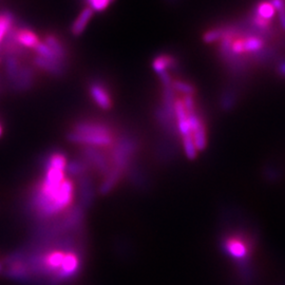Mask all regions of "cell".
I'll return each instance as SVG.
<instances>
[{"instance_id": "7c38bea8", "label": "cell", "mask_w": 285, "mask_h": 285, "mask_svg": "<svg viewBox=\"0 0 285 285\" xmlns=\"http://www.w3.org/2000/svg\"><path fill=\"white\" fill-rule=\"evenodd\" d=\"M254 12L260 16L264 18L266 20H271L272 18L275 17L276 14V10L275 8L272 7V4L268 1H263V2H260L257 8L254 9Z\"/></svg>"}, {"instance_id": "ba28073f", "label": "cell", "mask_w": 285, "mask_h": 285, "mask_svg": "<svg viewBox=\"0 0 285 285\" xmlns=\"http://www.w3.org/2000/svg\"><path fill=\"white\" fill-rule=\"evenodd\" d=\"M178 60L171 55L167 54H162L155 57L152 62V68L157 74H161L163 72H166L167 69L177 68Z\"/></svg>"}, {"instance_id": "8992f818", "label": "cell", "mask_w": 285, "mask_h": 285, "mask_svg": "<svg viewBox=\"0 0 285 285\" xmlns=\"http://www.w3.org/2000/svg\"><path fill=\"white\" fill-rule=\"evenodd\" d=\"M224 247L226 251L236 259H244L250 254V250L243 240L239 238H229L224 242Z\"/></svg>"}, {"instance_id": "52a82bcc", "label": "cell", "mask_w": 285, "mask_h": 285, "mask_svg": "<svg viewBox=\"0 0 285 285\" xmlns=\"http://www.w3.org/2000/svg\"><path fill=\"white\" fill-rule=\"evenodd\" d=\"M94 12L89 9V8H84L82 13L77 16L76 19L74 20L73 25L71 27V34L73 36H80L84 30H86L89 21L92 18Z\"/></svg>"}, {"instance_id": "44dd1931", "label": "cell", "mask_w": 285, "mask_h": 285, "mask_svg": "<svg viewBox=\"0 0 285 285\" xmlns=\"http://www.w3.org/2000/svg\"><path fill=\"white\" fill-rule=\"evenodd\" d=\"M2 133H3V128H2V125H1V123H0V136L2 135Z\"/></svg>"}, {"instance_id": "9a60e30c", "label": "cell", "mask_w": 285, "mask_h": 285, "mask_svg": "<svg viewBox=\"0 0 285 285\" xmlns=\"http://www.w3.org/2000/svg\"><path fill=\"white\" fill-rule=\"evenodd\" d=\"M172 88L180 91L184 95H193L196 93V88L192 84L182 81H172Z\"/></svg>"}, {"instance_id": "e0dca14e", "label": "cell", "mask_w": 285, "mask_h": 285, "mask_svg": "<svg viewBox=\"0 0 285 285\" xmlns=\"http://www.w3.org/2000/svg\"><path fill=\"white\" fill-rule=\"evenodd\" d=\"M235 104V95L233 92L224 93L221 101V106L223 110H226V111L230 110Z\"/></svg>"}, {"instance_id": "277c9868", "label": "cell", "mask_w": 285, "mask_h": 285, "mask_svg": "<svg viewBox=\"0 0 285 285\" xmlns=\"http://www.w3.org/2000/svg\"><path fill=\"white\" fill-rule=\"evenodd\" d=\"M88 91L91 100L94 101L96 106H99L102 110H110L112 108V95L104 81L98 80V78L90 81Z\"/></svg>"}, {"instance_id": "7a4b0ae2", "label": "cell", "mask_w": 285, "mask_h": 285, "mask_svg": "<svg viewBox=\"0 0 285 285\" xmlns=\"http://www.w3.org/2000/svg\"><path fill=\"white\" fill-rule=\"evenodd\" d=\"M68 139L84 148L106 149L115 144L117 135L113 127L105 120L82 119L72 125Z\"/></svg>"}, {"instance_id": "d6986e66", "label": "cell", "mask_w": 285, "mask_h": 285, "mask_svg": "<svg viewBox=\"0 0 285 285\" xmlns=\"http://www.w3.org/2000/svg\"><path fill=\"white\" fill-rule=\"evenodd\" d=\"M277 12L279 13V19H280L281 27H282V29L285 31V4L283 5L282 8L279 9Z\"/></svg>"}, {"instance_id": "4fadbf2b", "label": "cell", "mask_w": 285, "mask_h": 285, "mask_svg": "<svg viewBox=\"0 0 285 285\" xmlns=\"http://www.w3.org/2000/svg\"><path fill=\"white\" fill-rule=\"evenodd\" d=\"M87 4V8L93 12H102L110 5L114 0H83Z\"/></svg>"}, {"instance_id": "ac0fdd59", "label": "cell", "mask_w": 285, "mask_h": 285, "mask_svg": "<svg viewBox=\"0 0 285 285\" xmlns=\"http://www.w3.org/2000/svg\"><path fill=\"white\" fill-rule=\"evenodd\" d=\"M182 101H183L184 108L187 113H191V112H196L197 108H196V101L193 100V95H183L182 98Z\"/></svg>"}, {"instance_id": "2e32d148", "label": "cell", "mask_w": 285, "mask_h": 285, "mask_svg": "<svg viewBox=\"0 0 285 285\" xmlns=\"http://www.w3.org/2000/svg\"><path fill=\"white\" fill-rule=\"evenodd\" d=\"M222 34H223L222 28L211 29L203 35V40L204 42H206V44H212V42L220 40L222 38Z\"/></svg>"}, {"instance_id": "5bb4252c", "label": "cell", "mask_w": 285, "mask_h": 285, "mask_svg": "<svg viewBox=\"0 0 285 285\" xmlns=\"http://www.w3.org/2000/svg\"><path fill=\"white\" fill-rule=\"evenodd\" d=\"M182 143H183L185 153H186L188 159H190V160L196 159L197 154H198V151H197V149L195 147V144H193L192 136L190 135V136L182 137Z\"/></svg>"}, {"instance_id": "ffe728a7", "label": "cell", "mask_w": 285, "mask_h": 285, "mask_svg": "<svg viewBox=\"0 0 285 285\" xmlns=\"http://www.w3.org/2000/svg\"><path fill=\"white\" fill-rule=\"evenodd\" d=\"M278 73L285 77V62H281L278 66Z\"/></svg>"}, {"instance_id": "7402d4cb", "label": "cell", "mask_w": 285, "mask_h": 285, "mask_svg": "<svg viewBox=\"0 0 285 285\" xmlns=\"http://www.w3.org/2000/svg\"><path fill=\"white\" fill-rule=\"evenodd\" d=\"M0 90H1V84H0Z\"/></svg>"}, {"instance_id": "3957f363", "label": "cell", "mask_w": 285, "mask_h": 285, "mask_svg": "<svg viewBox=\"0 0 285 285\" xmlns=\"http://www.w3.org/2000/svg\"><path fill=\"white\" fill-rule=\"evenodd\" d=\"M39 269L57 281L70 280L81 270V257L76 251L62 247L50 248L38 259Z\"/></svg>"}, {"instance_id": "9c48e42d", "label": "cell", "mask_w": 285, "mask_h": 285, "mask_svg": "<svg viewBox=\"0 0 285 285\" xmlns=\"http://www.w3.org/2000/svg\"><path fill=\"white\" fill-rule=\"evenodd\" d=\"M15 25V16L10 11H0V47L5 36Z\"/></svg>"}, {"instance_id": "6da1fadb", "label": "cell", "mask_w": 285, "mask_h": 285, "mask_svg": "<svg viewBox=\"0 0 285 285\" xmlns=\"http://www.w3.org/2000/svg\"><path fill=\"white\" fill-rule=\"evenodd\" d=\"M68 162L63 152L47 156L44 174L32 197V208L39 219H51L63 214L73 204L74 184L67 177Z\"/></svg>"}, {"instance_id": "30bf717a", "label": "cell", "mask_w": 285, "mask_h": 285, "mask_svg": "<svg viewBox=\"0 0 285 285\" xmlns=\"http://www.w3.org/2000/svg\"><path fill=\"white\" fill-rule=\"evenodd\" d=\"M243 44L245 53H257L264 48V38L256 34L243 36Z\"/></svg>"}, {"instance_id": "5b68a950", "label": "cell", "mask_w": 285, "mask_h": 285, "mask_svg": "<svg viewBox=\"0 0 285 285\" xmlns=\"http://www.w3.org/2000/svg\"><path fill=\"white\" fill-rule=\"evenodd\" d=\"M14 35L17 44L26 50H34L41 41L38 34L33 31L32 29L28 27L17 26L16 23L14 26Z\"/></svg>"}, {"instance_id": "8fae6325", "label": "cell", "mask_w": 285, "mask_h": 285, "mask_svg": "<svg viewBox=\"0 0 285 285\" xmlns=\"http://www.w3.org/2000/svg\"><path fill=\"white\" fill-rule=\"evenodd\" d=\"M192 141L197 151H202L207 145V134H206V126L203 122L198 128L192 132Z\"/></svg>"}]
</instances>
